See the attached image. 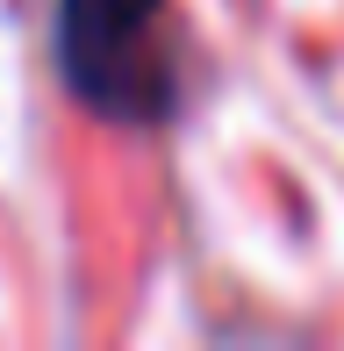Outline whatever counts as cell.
I'll return each mask as SVG.
<instances>
[{"label":"cell","mask_w":344,"mask_h":351,"mask_svg":"<svg viewBox=\"0 0 344 351\" xmlns=\"http://www.w3.org/2000/svg\"><path fill=\"white\" fill-rule=\"evenodd\" d=\"M58 72L108 122H165L180 93L165 0H58Z\"/></svg>","instance_id":"cell-1"}]
</instances>
